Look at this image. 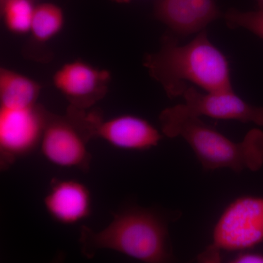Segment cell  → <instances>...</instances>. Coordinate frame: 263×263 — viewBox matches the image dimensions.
<instances>
[{"label":"cell","instance_id":"obj_1","mask_svg":"<svg viewBox=\"0 0 263 263\" xmlns=\"http://www.w3.org/2000/svg\"><path fill=\"white\" fill-rule=\"evenodd\" d=\"M167 32L159 51L146 54L143 65L169 98L182 96L189 84L206 92L233 90L228 59L212 43L206 29L197 33L190 43Z\"/></svg>","mask_w":263,"mask_h":263},{"label":"cell","instance_id":"obj_2","mask_svg":"<svg viewBox=\"0 0 263 263\" xmlns=\"http://www.w3.org/2000/svg\"><path fill=\"white\" fill-rule=\"evenodd\" d=\"M79 246L86 258L101 249L113 250L146 263L173 259L167 221L152 209L128 207L114 214L113 220L99 231L87 226L80 230Z\"/></svg>","mask_w":263,"mask_h":263},{"label":"cell","instance_id":"obj_3","mask_svg":"<svg viewBox=\"0 0 263 263\" xmlns=\"http://www.w3.org/2000/svg\"><path fill=\"white\" fill-rule=\"evenodd\" d=\"M162 133L168 138L181 137L207 170L229 168L236 173L258 171L263 164V132L252 129L236 143L200 117L186 111L183 104L162 110L159 117Z\"/></svg>","mask_w":263,"mask_h":263},{"label":"cell","instance_id":"obj_4","mask_svg":"<svg viewBox=\"0 0 263 263\" xmlns=\"http://www.w3.org/2000/svg\"><path fill=\"white\" fill-rule=\"evenodd\" d=\"M91 139L83 110L69 105L65 115L48 111L40 148L45 159L57 167L87 171L91 160L88 150Z\"/></svg>","mask_w":263,"mask_h":263},{"label":"cell","instance_id":"obj_5","mask_svg":"<svg viewBox=\"0 0 263 263\" xmlns=\"http://www.w3.org/2000/svg\"><path fill=\"white\" fill-rule=\"evenodd\" d=\"M263 241V197H238L226 208L214 227L210 248L238 251Z\"/></svg>","mask_w":263,"mask_h":263},{"label":"cell","instance_id":"obj_6","mask_svg":"<svg viewBox=\"0 0 263 263\" xmlns=\"http://www.w3.org/2000/svg\"><path fill=\"white\" fill-rule=\"evenodd\" d=\"M48 111L38 104L27 108L0 107L2 168H8L40 146Z\"/></svg>","mask_w":263,"mask_h":263},{"label":"cell","instance_id":"obj_7","mask_svg":"<svg viewBox=\"0 0 263 263\" xmlns=\"http://www.w3.org/2000/svg\"><path fill=\"white\" fill-rule=\"evenodd\" d=\"M84 120L91 138H100L119 149L149 150L162 139L157 128L136 116L122 115L105 120L100 112L85 110Z\"/></svg>","mask_w":263,"mask_h":263},{"label":"cell","instance_id":"obj_8","mask_svg":"<svg viewBox=\"0 0 263 263\" xmlns=\"http://www.w3.org/2000/svg\"><path fill=\"white\" fill-rule=\"evenodd\" d=\"M111 74L76 60L62 66L53 77V85L70 106L88 110L105 98L108 91Z\"/></svg>","mask_w":263,"mask_h":263},{"label":"cell","instance_id":"obj_9","mask_svg":"<svg viewBox=\"0 0 263 263\" xmlns=\"http://www.w3.org/2000/svg\"><path fill=\"white\" fill-rule=\"evenodd\" d=\"M186 111L195 117L202 116L242 123H254L263 127V107L254 106L242 100L234 90L219 92H201L189 85L182 95Z\"/></svg>","mask_w":263,"mask_h":263},{"label":"cell","instance_id":"obj_10","mask_svg":"<svg viewBox=\"0 0 263 263\" xmlns=\"http://www.w3.org/2000/svg\"><path fill=\"white\" fill-rule=\"evenodd\" d=\"M154 14L179 40L197 34L223 18L215 0H155Z\"/></svg>","mask_w":263,"mask_h":263},{"label":"cell","instance_id":"obj_11","mask_svg":"<svg viewBox=\"0 0 263 263\" xmlns=\"http://www.w3.org/2000/svg\"><path fill=\"white\" fill-rule=\"evenodd\" d=\"M44 206L57 222L77 224L91 214V193L86 185L76 180L53 179L45 197Z\"/></svg>","mask_w":263,"mask_h":263},{"label":"cell","instance_id":"obj_12","mask_svg":"<svg viewBox=\"0 0 263 263\" xmlns=\"http://www.w3.org/2000/svg\"><path fill=\"white\" fill-rule=\"evenodd\" d=\"M41 86L35 81L10 69L0 70V104L5 108H19L37 104Z\"/></svg>","mask_w":263,"mask_h":263},{"label":"cell","instance_id":"obj_13","mask_svg":"<svg viewBox=\"0 0 263 263\" xmlns=\"http://www.w3.org/2000/svg\"><path fill=\"white\" fill-rule=\"evenodd\" d=\"M65 16L56 4L45 3L35 6L30 33L38 43H46L55 37L63 27Z\"/></svg>","mask_w":263,"mask_h":263},{"label":"cell","instance_id":"obj_14","mask_svg":"<svg viewBox=\"0 0 263 263\" xmlns=\"http://www.w3.org/2000/svg\"><path fill=\"white\" fill-rule=\"evenodd\" d=\"M35 6L31 0H5L1 12L5 27L10 32L24 34L30 32Z\"/></svg>","mask_w":263,"mask_h":263},{"label":"cell","instance_id":"obj_15","mask_svg":"<svg viewBox=\"0 0 263 263\" xmlns=\"http://www.w3.org/2000/svg\"><path fill=\"white\" fill-rule=\"evenodd\" d=\"M223 18L228 28L245 29L263 40V10L240 11L230 8L223 14Z\"/></svg>","mask_w":263,"mask_h":263},{"label":"cell","instance_id":"obj_16","mask_svg":"<svg viewBox=\"0 0 263 263\" xmlns=\"http://www.w3.org/2000/svg\"><path fill=\"white\" fill-rule=\"evenodd\" d=\"M231 262L233 263H263V254L255 252H245L237 255Z\"/></svg>","mask_w":263,"mask_h":263},{"label":"cell","instance_id":"obj_17","mask_svg":"<svg viewBox=\"0 0 263 263\" xmlns=\"http://www.w3.org/2000/svg\"><path fill=\"white\" fill-rule=\"evenodd\" d=\"M258 10H263V0H256Z\"/></svg>","mask_w":263,"mask_h":263},{"label":"cell","instance_id":"obj_18","mask_svg":"<svg viewBox=\"0 0 263 263\" xmlns=\"http://www.w3.org/2000/svg\"><path fill=\"white\" fill-rule=\"evenodd\" d=\"M117 1L120 2V3H122V2H127V1H129V0H117Z\"/></svg>","mask_w":263,"mask_h":263},{"label":"cell","instance_id":"obj_19","mask_svg":"<svg viewBox=\"0 0 263 263\" xmlns=\"http://www.w3.org/2000/svg\"><path fill=\"white\" fill-rule=\"evenodd\" d=\"M4 1H5V0H0V2H1V3H2V2H4Z\"/></svg>","mask_w":263,"mask_h":263}]
</instances>
